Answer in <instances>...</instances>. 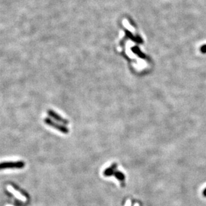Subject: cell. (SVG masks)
I'll return each instance as SVG.
<instances>
[{"mask_svg": "<svg viewBox=\"0 0 206 206\" xmlns=\"http://www.w3.org/2000/svg\"><path fill=\"white\" fill-rule=\"evenodd\" d=\"M24 167L25 163L23 161H3L0 163V170L6 169H22Z\"/></svg>", "mask_w": 206, "mask_h": 206, "instance_id": "cell-1", "label": "cell"}, {"mask_svg": "<svg viewBox=\"0 0 206 206\" xmlns=\"http://www.w3.org/2000/svg\"><path fill=\"white\" fill-rule=\"evenodd\" d=\"M44 122L46 125H48V126H49L52 127L56 129V130H57L63 133V134H68V132H69V130H68L67 127H66L65 126H64V125H62V124H60L57 122H54V121H53L50 118H44Z\"/></svg>", "mask_w": 206, "mask_h": 206, "instance_id": "cell-2", "label": "cell"}, {"mask_svg": "<svg viewBox=\"0 0 206 206\" xmlns=\"http://www.w3.org/2000/svg\"><path fill=\"white\" fill-rule=\"evenodd\" d=\"M47 114H48V115H49V117H50V118H52V119H55L56 122H60L61 123L65 124V125H67V124H68V123H69L67 119L62 118L61 115H60L58 114H57V113L54 111V110H48L47 111Z\"/></svg>", "mask_w": 206, "mask_h": 206, "instance_id": "cell-3", "label": "cell"}, {"mask_svg": "<svg viewBox=\"0 0 206 206\" xmlns=\"http://www.w3.org/2000/svg\"><path fill=\"white\" fill-rule=\"evenodd\" d=\"M116 168H117V164L115 163L112 164L111 167H108L103 172V174L104 176L108 177V176H112L114 174L116 170Z\"/></svg>", "mask_w": 206, "mask_h": 206, "instance_id": "cell-4", "label": "cell"}, {"mask_svg": "<svg viewBox=\"0 0 206 206\" xmlns=\"http://www.w3.org/2000/svg\"><path fill=\"white\" fill-rule=\"evenodd\" d=\"M113 176H115L117 180H118L119 181H120V182H124L125 178H126L124 173L120 171H118L117 169L115 172L114 174H113Z\"/></svg>", "mask_w": 206, "mask_h": 206, "instance_id": "cell-5", "label": "cell"}, {"mask_svg": "<svg viewBox=\"0 0 206 206\" xmlns=\"http://www.w3.org/2000/svg\"><path fill=\"white\" fill-rule=\"evenodd\" d=\"M10 189H11V192L13 193L15 196H17V197H18V198L21 199V200H25V198H24V197H23V196L22 194H20V193H19L18 192H16L15 190H14V189H12V188H10Z\"/></svg>", "mask_w": 206, "mask_h": 206, "instance_id": "cell-6", "label": "cell"}, {"mask_svg": "<svg viewBox=\"0 0 206 206\" xmlns=\"http://www.w3.org/2000/svg\"><path fill=\"white\" fill-rule=\"evenodd\" d=\"M201 52H203L204 54L206 53V45H204V46H203L202 47H201Z\"/></svg>", "mask_w": 206, "mask_h": 206, "instance_id": "cell-7", "label": "cell"}, {"mask_svg": "<svg viewBox=\"0 0 206 206\" xmlns=\"http://www.w3.org/2000/svg\"><path fill=\"white\" fill-rule=\"evenodd\" d=\"M202 194H203V196H204V197H206V188H205V189H204V191H203V193H202Z\"/></svg>", "mask_w": 206, "mask_h": 206, "instance_id": "cell-8", "label": "cell"}]
</instances>
